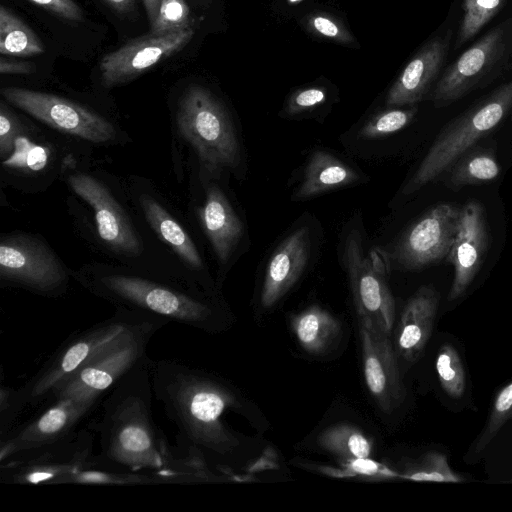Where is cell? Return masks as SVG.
<instances>
[{
  "instance_id": "6da1fadb",
  "label": "cell",
  "mask_w": 512,
  "mask_h": 512,
  "mask_svg": "<svg viewBox=\"0 0 512 512\" xmlns=\"http://www.w3.org/2000/svg\"><path fill=\"white\" fill-rule=\"evenodd\" d=\"M150 358L124 375L97 406L87 428L98 437L90 465L151 477L156 484L223 480L201 459L168 442L152 414Z\"/></svg>"
},
{
  "instance_id": "7a4b0ae2",
  "label": "cell",
  "mask_w": 512,
  "mask_h": 512,
  "mask_svg": "<svg viewBox=\"0 0 512 512\" xmlns=\"http://www.w3.org/2000/svg\"><path fill=\"white\" fill-rule=\"evenodd\" d=\"M149 367L153 395L178 429V447L209 467L211 457H226L238 448V438L222 419L238 406L227 385L178 360L150 359Z\"/></svg>"
},
{
  "instance_id": "3957f363",
  "label": "cell",
  "mask_w": 512,
  "mask_h": 512,
  "mask_svg": "<svg viewBox=\"0 0 512 512\" xmlns=\"http://www.w3.org/2000/svg\"><path fill=\"white\" fill-rule=\"evenodd\" d=\"M151 317L154 316L121 310L111 318L68 337L20 387L1 383L0 436L16 425L17 418L26 408L48 403L85 365Z\"/></svg>"
},
{
  "instance_id": "277c9868",
  "label": "cell",
  "mask_w": 512,
  "mask_h": 512,
  "mask_svg": "<svg viewBox=\"0 0 512 512\" xmlns=\"http://www.w3.org/2000/svg\"><path fill=\"white\" fill-rule=\"evenodd\" d=\"M512 109V80L502 84L451 121L437 136L402 193L409 195L450 169Z\"/></svg>"
},
{
  "instance_id": "5b68a950",
  "label": "cell",
  "mask_w": 512,
  "mask_h": 512,
  "mask_svg": "<svg viewBox=\"0 0 512 512\" xmlns=\"http://www.w3.org/2000/svg\"><path fill=\"white\" fill-rule=\"evenodd\" d=\"M103 296L132 308V311L159 317L167 322L209 331L217 322L213 304L198 296L161 282L123 274L98 278Z\"/></svg>"
},
{
  "instance_id": "8992f818",
  "label": "cell",
  "mask_w": 512,
  "mask_h": 512,
  "mask_svg": "<svg viewBox=\"0 0 512 512\" xmlns=\"http://www.w3.org/2000/svg\"><path fill=\"white\" fill-rule=\"evenodd\" d=\"M180 134L210 170L235 168L240 147L232 122L219 100L199 85L188 87L178 106Z\"/></svg>"
},
{
  "instance_id": "52a82bcc",
  "label": "cell",
  "mask_w": 512,
  "mask_h": 512,
  "mask_svg": "<svg viewBox=\"0 0 512 512\" xmlns=\"http://www.w3.org/2000/svg\"><path fill=\"white\" fill-rule=\"evenodd\" d=\"M167 323L154 316L126 333L77 372L50 401L73 397L99 404L124 375L149 358L150 340Z\"/></svg>"
},
{
  "instance_id": "ba28073f",
  "label": "cell",
  "mask_w": 512,
  "mask_h": 512,
  "mask_svg": "<svg viewBox=\"0 0 512 512\" xmlns=\"http://www.w3.org/2000/svg\"><path fill=\"white\" fill-rule=\"evenodd\" d=\"M95 436L87 427L48 446L0 461V482L57 485L87 467L94 455Z\"/></svg>"
},
{
  "instance_id": "9c48e42d",
  "label": "cell",
  "mask_w": 512,
  "mask_h": 512,
  "mask_svg": "<svg viewBox=\"0 0 512 512\" xmlns=\"http://www.w3.org/2000/svg\"><path fill=\"white\" fill-rule=\"evenodd\" d=\"M343 261L359 318L389 334L395 321V302L385 277L390 267L387 257L376 251L367 254L363 237L352 230L345 237Z\"/></svg>"
},
{
  "instance_id": "30bf717a",
  "label": "cell",
  "mask_w": 512,
  "mask_h": 512,
  "mask_svg": "<svg viewBox=\"0 0 512 512\" xmlns=\"http://www.w3.org/2000/svg\"><path fill=\"white\" fill-rule=\"evenodd\" d=\"M512 43V18L494 27L467 49L436 83L432 99L444 107L466 96L504 64Z\"/></svg>"
},
{
  "instance_id": "8fae6325",
  "label": "cell",
  "mask_w": 512,
  "mask_h": 512,
  "mask_svg": "<svg viewBox=\"0 0 512 512\" xmlns=\"http://www.w3.org/2000/svg\"><path fill=\"white\" fill-rule=\"evenodd\" d=\"M460 211L450 203L429 209L394 244L387 256L389 265L418 270L447 257L458 230Z\"/></svg>"
},
{
  "instance_id": "7c38bea8",
  "label": "cell",
  "mask_w": 512,
  "mask_h": 512,
  "mask_svg": "<svg viewBox=\"0 0 512 512\" xmlns=\"http://www.w3.org/2000/svg\"><path fill=\"white\" fill-rule=\"evenodd\" d=\"M99 404L73 397L48 402L36 416L0 437V461L53 444L74 431Z\"/></svg>"
},
{
  "instance_id": "4fadbf2b",
  "label": "cell",
  "mask_w": 512,
  "mask_h": 512,
  "mask_svg": "<svg viewBox=\"0 0 512 512\" xmlns=\"http://www.w3.org/2000/svg\"><path fill=\"white\" fill-rule=\"evenodd\" d=\"M1 95L34 118L64 133L105 143L115 137L113 125L93 111L59 96L18 87H5Z\"/></svg>"
},
{
  "instance_id": "5bb4252c",
  "label": "cell",
  "mask_w": 512,
  "mask_h": 512,
  "mask_svg": "<svg viewBox=\"0 0 512 512\" xmlns=\"http://www.w3.org/2000/svg\"><path fill=\"white\" fill-rule=\"evenodd\" d=\"M0 277L48 295L56 294L67 283V274L56 255L39 240L25 235L1 241Z\"/></svg>"
},
{
  "instance_id": "9a60e30c",
  "label": "cell",
  "mask_w": 512,
  "mask_h": 512,
  "mask_svg": "<svg viewBox=\"0 0 512 512\" xmlns=\"http://www.w3.org/2000/svg\"><path fill=\"white\" fill-rule=\"evenodd\" d=\"M192 28L150 33L105 55L100 62L103 85L113 87L130 81L159 61L183 49L192 39Z\"/></svg>"
},
{
  "instance_id": "2e32d148",
  "label": "cell",
  "mask_w": 512,
  "mask_h": 512,
  "mask_svg": "<svg viewBox=\"0 0 512 512\" xmlns=\"http://www.w3.org/2000/svg\"><path fill=\"white\" fill-rule=\"evenodd\" d=\"M363 372L367 388L379 408L391 413L403 401L404 389L387 333L359 318Z\"/></svg>"
},
{
  "instance_id": "e0dca14e",
  "label": "cell",
  "mask_w": 512,
  "mask_h": 512,
  "mask_svg": "<svg viewBox=\"0 0 512 512\" xmlns=\"http://www.w3.org/2000/svg\"><path fill=\"white\" fill-rule=\"evenodd\" d=\"M68 181L73 191L93 208L102 241L119 253L139 255L142 246L138 236L108 189L87 174L71 175Z\"/></svg>"
},
{
  "instance_id": "ac0fdd59",
  "label": "cell",
  "mask_w": 512,
  "mask_h": 512,
  "mask_svg": "<svg viewBox=\"0 0 512 512\" xmlns=\"http://www.w3.org/2000/svg\"><path fill=\"white\" fill-rule=\"evenodd\" d=\"M489 233L482 205L468 201L460 211L458 230L447 255L454 277L449 299L459 298L474 280L486 253Z\"/></svg>"
},
{
  "instance_id": "d6986e66",
  "label": "cell",
  "mask_w": 512,
  "mask_h": 512,
  "mask_svg": "<svg viewBox=\"0 0 512 512\" xmlns=\"http://www.w3.org/2000/svg\"><path fill=\"white\" fill-rule=\"evenodd\" d=\"M311 253V234L306 226L291 232L271 255L265 270L260 301L274 306L298 281Z\"/></svg>"
},
{
  "instance_id": "ffe728a7",
  "label": "cell",
  "mask_w": 512,
  "mask_h": 512,
  "mask_svg": "<svg viewBox=\"0 0 512 512\" xmlns=\"http://www.w3.org/2000/svg\"><path fill=\"white\" fill-rule=\"evenodd\" d=\"M451 38L449 30L422 47L391 86L386 98L388 105H411L425 97L444 64Z\"/></svg>"
},
{
  "instance_id": "44dd1931",
  "label": "cell",
  "mask_w": 512,
  "mask_h": 512,
  "mask_svg": "<svg viewBox=\"0 0 512 512\" xmlns=\"http://www.w3.org/2000/svg\"><path fill=\"white\" fill-rule=\"evenodd\" d=\"M438 308V295L423 286L406 303L398 325L396 348L407 362H415L422 354L433 330Z\"/></svg>"
},
{
  "instance_id": "7402d4cb",
  "label": "cell",
  "mask_w": 512,
  "mask_h": 512,
  "mask_svg": "<svg viewBox=\"0 0 512 512\" xmlns=\"http://www.w3.org/2000/svg\"><path fill=\"white\" fill-rule=\"evenodd\" d=\"M200 216L218 260L227 263L242 237L243 224L217 186L208 190Z\"/></svg>"
},
{
  "instance_id": "603a6c76",
  "label": "cell",
  "mask_w": 512,
  "mask_h": 512,
  "mask_svg": "<svg viewBox=\"0 0 512 512\" xmlns=\"http://www.w3.org/2000/svg\"><path fill=\"white\" fill-rule=\"evenodd\" d=\"M358 180L359 174L348 164L326 151L317 150L309 158L293 199H309Z\"/></svg>"
},
{
  "instance_id": "cb8c5ba5",
  "label": "cell",
  "mask_w": 512,
  "mask_h": 512,
  "mask_svg": "<svg viewBox=\"0 0 512 512\" xmlns=\"http://www.w3.org/2000/svg\"><path fill=\"white\" fill-rule=\"evenodd\" d=\"M290 323L299 345L312 354H322L329 350L341 333L340 322L318 305L294 314Z\"/></svg>"
},
{
  "instance_id": "d4e9b609",
  "label": "cell",
  "mask_w": 512,
  "mask_h": 512,
  "mask_svg": "<svg viewBox=\"0 0 512 512\" xmlns=\"http://www.w3.org/2000/svg\"><path fill=\"white\" fill-rule=\"evenodd\" d=\"M147 221L159 237L191 268L201 269L202 260L193 241L161 204L148 195L140 197Z\"/></svg>"
},
{
  "instance_id": "484cf974",
  "label": "cell",
  "mask_w": 512,
  "mask_h": 512,
  "mask_svg": "<svg viewBox=\"0 0 512 512\" xmlns=\"http://www.w3.org/2000/svg\"><path fill=\"white\" fill-rule=\"evenodd\" d=\"M318 444L341 461L370 457L373 447L371 440L361 430L347 423L323 430L318 436Z\"/></svg>"
},
{
  "instance_id": "4316f807",
  "label": "cell",
  "mask_w": 512,
  "mask_h": 512,
  "mask_svg": "<svg viewBox=\"0 0 512 512\" xmlns=\"http://www.w3.org/2000/svg\"><path fill=\"white\" fill-rule=\"evenodd\" d=\"M44 52L35 32L4 6L0 7L1 55L32 56Z\"/></svg>"
},
{
  "instance_id": "83f0119b",
  "label": "cell",
  "mask_w": 512,
  "mask_h": 512,
  "mask_svg": "<svg viewBox=\"0 0 512 512\" xmlns=\"http://www.w3.org/2000/svg\"><path fill=\"white\" fill-rule=\"evenodd\" d=\"M450 169L449 185L454 188L488 182L500 173L496 158L485 151L463 155Z\"/></svg>"
},
{
  "instance_id": "f1b7e54d",
  "label": "cell",
  "mask_w": 512,
  "mask_h": 512,
  "mask_svg": "<svg viewBox=\"0 0 512 512\" xmlns=\"http://www.w3.org/2000/svg\"><path fill=\"white\" fill-rule=\"evenodd\" d=\"M400 473V479L417 482L458 483L463 481V478L451 468L447 456L440 452L425 454Z\"/></svg>"
},
{
  "instance_id": "f546056e",
  "label": "cell",
  "mask_w": 512,
  "mask_h": 512,
  "mask_svg": "<svg viewBox=\"0 0 512 512\" xmlns=\"http://www.w3.org/2000/svg\"><path fill=\"white\" fill-rule=\"evenodd\" d=\"M435 369L443 390L453 399L461 398L466 388V376L461 357L453 345L446 343L441 346Z\"/></svg>"
},
{
  "instance_id": "4dcf8cb0",
  "label": "cell",
  "mask_w": 512,
  "mask_h": 512,
  "mask_svg": "<svg viewBox=\"0 0 512 512\" xmlns=\"http://www.w3.org/2000/svg\"><path fill=\"white\" fill-rule=\"evenodd\" d=\"M511 418L512 382L508 383L497 393L488 421L467 456L472 458L481 454Z\"/></svg>"
},
{
  "instance_id": "1f68e13d",
  "label": "cell",
  "mask_w": 512,
  "mask_h": 512,
  "mask_svg": "<svg viewBox=\"0 0 512 512\" xmlns=\"http://www.w3.org/2000/svg\"><path fill=\"white\" fill-rule=\"evenodd\" d=\"M507 0H463L457 47L475 36L506 4Z\"/></svg>"
},
{
  "instance_id": "d6a6232c",
  "label": "cell",
  "mask_w": 512,
  "mask_h": 512,
  "mask_svg": "<svg viewBox=\"0 0 512 512\" xmlns=\"http://www.w3.org/2000/svg\"><path fill=\"white\" fill-rule=\"evenodd\" d=\"M317 469L321 473L335 478L388 480L401 477L400 472L369 457L341 461L340 467L320 466Z\"/></svg>"
},
{
  "instance_id": "836d02e7",
  "label": "cell",
  "mask_w": 512,
  "mask_h": 512,
  "mask_svg": "<svg viewBox=\"0 0 512 512\" xmlns=\"http://www.w3.org/2000/svg\"><path fill=\"white\" fill-rule=\"evenodd\" d=\"M49 152L28 138L18 135L11 154L2 160L4 166L25 171H40L46 166Z\"/></svg>"
},
{
  "instance_id": "e575fe53",
  "label": "cell",
  "mask_w": 512,
  "mask_h": 512,
  "mask_svg": "<svg viewBox=\"0 0 512 512\" xmlns=\"http://www.w3.org/2000/svg\"><path fill=\"white\" fill-rule=\"evenodd\" d=\"M416 111L415 108L383 111L367 121L359 135L364 138H377L395 133L412 121Z\"/></svg>"
},
{
  "instance_id": "d590c367",
  "label": "cell",
  "mask_w": 512,
  "mask_h": 512,
  "mask_svg": "<svg viewBox=\"0 0 512 512\" xmlns=\"http://www.w3.org/2000/svg\"><path fill=\"white\" fill-rule=\"evenodd\" d=\"M189 7L185 0H162L150 33H167L189 26Z\"/></svg>"
},
{
  "instance_id": "8d00e7d4",
  "label": "cell",
  "mask_w": 512,
  "mask_h": 512,
  "mask_svg": "<svg viewBox=\"0 0 512 512\" xmlns=\"http://www.w3.org/2000/svg\"><path fill=\"white\" fill-rule=\"evenodd\" d=\"M308 27L314 33L340 43L348 44L354 41L349 31L335 18L327 14L311 15L308 19Z\"/></svg>"
},
{
  "instance_id": "74e56055",
  "label": "cell",
  "mask_w": 512,
  "mask_h": 512,
  "mask_svg": "<svg viewBox=\"0 0 512 512\" xmlns=\"http://www.w3.org/2000/svg\"><path fill=\"white\" fill-rule=\"evenodd\" d=\"M326 99V91L319 87H310L296 91L288 100L286 111L290 115L312 109Z\"/></svg>"
},
{
  "instance_id": "f35d334b",
  "label": "cell",
  "mask_w": 512,
  "mask_h": 512,
  "mask_svg": "<svg viewBox=\"0 0 512 512\" xmlns=\"http://www.w3.org/2000/svg\"><path fill=\"white\" fill-rule=\"evenodd\" d=\"M19 122L16 117L1 103L0 108V156L8 157L14 147V141L19 135Z\"/></svg>"
},
{
  "instance_id": "ab89813d",
  "label": "cell",
  "mask_w": 512,
  "mask_h": 512,
  "mask_svg": "<svg viewBox=\"0 0 512 512\" xmlns=\"http://www.w3.org/2000/svg\"><path fill=\"white\" fill-rule=\"evenodd\" d=\"M71 21L83 19L82 9L73 0H28Z\"/></svg>"
},
{
  "instance_id": "60d3db41",
  "label": "cell",
  "mask_w": 512,
  "mask_h": 512,
  "mask_svg": "<svg viewBox=\"0 0 512 512\" xmlns=\"http://www.w3.org/2000/svg\"><path fill=\"white\" fill-rule=\"evenodd\" d=\"M278 457L274 449L267 447L262 455L247 467V472L257 473L279 468Z\"/></svg>"
},
{
  "instance_id": "b9f144b4",
  "label": "cell",
  "mask_w": 512,
  "mask_h": 512,
  "mask_svg": "<svg viewBox=\"0 0 512 512\" xmlns=\"http://www.w3.org/2000/svg\"><path fill=\"white\" fill-rule=\"evenodd\" d=\"M35 70V66L28 62L13 61L2 55L0 59L1 74H30Z\"/></svg>"
},
{
  "instance_id": "7bdbcfd3",
  "label": "cell",
  "mask_w": 512,
  "mask_h": 512,
  "mask_svg": "<svg viewBox=\"0 0 512 512\" xmlns=\"http://www.w3.org/2000/svg\"><path fill=\"white\" fill-rule=\"evenodd\" d=\"M114 10L120 13L129 12L135 4V0H105Z\"/></svg>"
},
{
  "instance_id": "ee69618b",
  "label": "cell",
  "mask_w": 512,
  "mask_h": 512,
  "mask_svg": "<svg viewBox=\"0 0 512 512\" xmlns=\"http://www.w3.org/2000/svg\"><path fill=\"white\" fill-rule=\"evenodd\" d=\"M162 0H143L150 23H152L159 11Z\"/></svg>"
},
{
  "instance_id": "f6af8a7d",
  "label": "cell",
  "mask_w": 512,
  "mask_h": 512,
  "mask_svg": "<svg viewBox=\"0 0 512 512\" xmlns=\"http://www.w3.org/2000/svg\"><path fill=\"white\" fill-rule=\"evenodd\" d=\"M290 2H297V1H300V0H289Z\"/></svg>"
}]
</instances>
